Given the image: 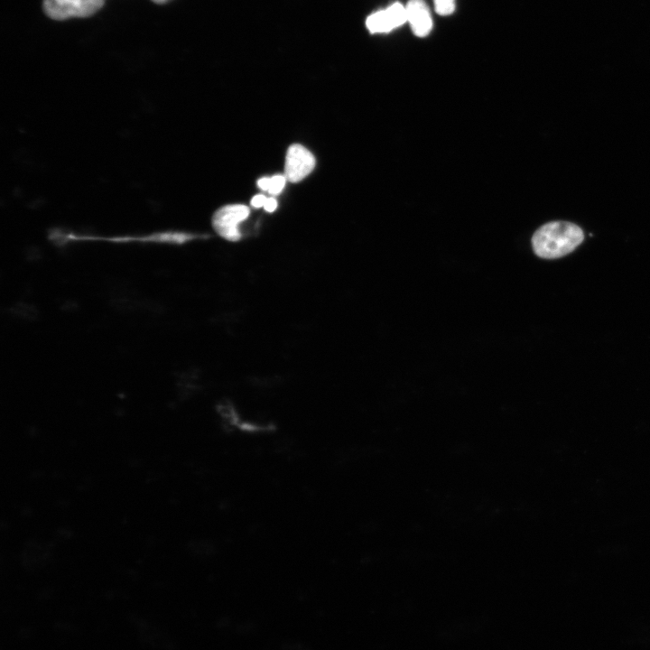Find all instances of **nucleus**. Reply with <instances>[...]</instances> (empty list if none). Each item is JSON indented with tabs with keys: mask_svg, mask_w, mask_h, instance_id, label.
I'll return each mask as SVG.
<instances>
[{
	"mask_svg": "<svg viewBox=\"0 0 650 650\" xmlns=\"http://www.w3.org/2000/svg\"><path fill=\"white\" fill-rule=\"evenodd\" d=\"M207 236L192 232L180 230L153 231L142 235H122V236H98L89 234H79L74 231H65L60 228L51 229L48 238L58 246H64L71 242L81 241H103L111 243H142L181 246L196 239L205 238Z\"/></svg>",
	"mask_w": 650,
	"mask_h": 650,
	"instance_id": "1",
	"label": "nucleus"
},
{
	"mask_svg": "<svg viewBox=\"0 0 650 650\" xmlns=\"http://www.w3.org/2000/svg\"><path fill=\"white\" fill-rule=\"evenodd\" d=\"M583 239V231L576 224L552 221L543 225L534 232L532 246L539 257L555 259L572 252Z\"/></svg>",
	"mask_w": 650,
	"mask_h": 650,
	"instance_id": "2",
	"label": "nucleus"
},
{
	"mask_svg": "<svg viewBox=\"0 0 650 650\" xmlns=\"http://www.w3.org/2000/svg\"><path fill=\"white\" fill-rule=\"evenodd\" d=\"M249 213V208L244 204L223 206L213 214L212 227L222 238L237 242L242 237L239 225L248 218Z\"/></svg>",
	"mask_w": 650,
	"mask_h": 650,
	"instance_id": "3",
	"label": "nucleus"
},
{
	"mask_svg": "<svg viewBox=\"0 0 650 650\" xmlns=\"http://www.w3.org/2000/svg\"><path fill=\"white\" fill-rule=\"evenodd\" d=\"M105 0H44L46 14L54 20L87 17L98 11Z\"/></svg>",
	"mask_w": 650,
	"mask_h": 650,
	"instance_id": "4",
	"label": "nucleus"
},
{
	"mask_svg": "<svg viewBox=\"0 0 650 650\" xmlns=\"http://www.w3.org/2000/svg\"><path fill=\"white\" fill-rule=\"evenodd\" d=\"M315 167V157L304 146L292 144L286 153L284 176L291 182H299L308 176Z\"/></svg>",
	"mask_w": 650,
	"mask_h": 650,
	"instance_id": "5",
	"label": "nucleus"
},
{
	"mask_svg": "<svg viewBox=\"0 0 650 650\" xmlns=\"http://www.w3.org/2000/svg\"><path fill=\"white\" fill-rule=\"evenodd\" d=\"M404 23H406L405 7L398 2L371 14L366 20L370 33H386Z\"/></svg>",
	"mask_w": 650,
	"mask_h": 650,
	"instance_id": "6",
	"label": "nucleus"
},
{
	"mask_svg": "<svg viewBox=\"0 0 650 650\" xmlns=\"http://www.w3.org/2000/svg\"><path fill=\"white\" fill-rule=\"evenodd\" d=\"M406 23L418 37L429 34L432 28L430 10L423 0H409L405 5Z\"/></svg>",
	"mask_w": 650,
	"mask_h": 650,
	"instance_id": "7",
	"label": "nucleus"
},
{
	"mask_svg": "<svg viewBox=\"0 0 650 650\" xmlns=\"http://www.w3.org/2000/svg\"><path fill=\"white\" fill-rule=\"evenodd\" d=\"M286 178L284 175L276 174L270 178L268 193L271 195H278L284 188Z\"/></svg>",
	"mask_w": 650,
	"mask_h": 650,
	"instance_id": "8",
	"label": "nucleus"
},
{
	"mask_svg": "<svg viewBox=\"0 0 650 650\" xmlns=\"http://www.w3.org/2000/svg\"><path fill=\"white\" fill-rule=\"evenodd\" d=\"M434 8L437 14L448 15L455 10V0H433Z\"/></svg>",
	"mask_w": 650,
	"mask_h": 650,
	"instance_id": "9",
	"label": "nucleus"
},
{
	"mask_svg": "<svg viewBox=\"0 0 650 650\" xmlns=\"http://www.w3.org/2000/svg\"><path fill=\"white\" fill-rule=\"evenodd\" d=\"M266 200H267V198L265 195L257 194L252 198L251 205L256 209L264 207Z\"/></svg>",
	"mask_w": 650,
	"mask_h": 650,
	"instance_id": "10",
	"label": "nucleus"
},
{
	"mask_svg": "<svg viewBox=\"0 0 650 650\" xmlns=\"http://www.w3.org/2000/svg\"><path fill=\"white\" fill-rule=\"evenodd\" d=\"M276 208H277V201H276V200H275L274 198H272V197H271V198H267V200H266V201H265V205H264V209H265L267 212H273V211H274V210L276 209Z\"/></svg>",
	"mask_w": 650,
	"mask_h": 650,
	"instance_id": "11",
	"label": "nucleus"
},
{
	"mask_svg": "<svg viewBox=\"0 0 650 650\" xmlns=\"http://www.w3.org/2000/svg\"><path fill=\"white\" fill-rule=\"evenodd\" d=\"M269 182L270 178L263 177L257 181V185L261 190L267 191L269 188Z\"/></svg>",
	"mask_w": 650,
	"mask_h": 650,
	"instance_id": "12",
	"label": "nucleus"
},
{
	"mask_svg": "<svg viewBox=\"0 0 650 650\" xmlns=\"http://www.w3.org/2000/svg\"><path fill=\"white\" fill-rule=\"evenodd\" d=\"M152 1L154 2V3H156V4H164V3H166V2H168V1H170V0H152Z\"/></svg>",
	"mask_w": 650,
	"mask_h": 650,
	"instance_id": "13",
	"label": "nucleus"
}]
</instances>
